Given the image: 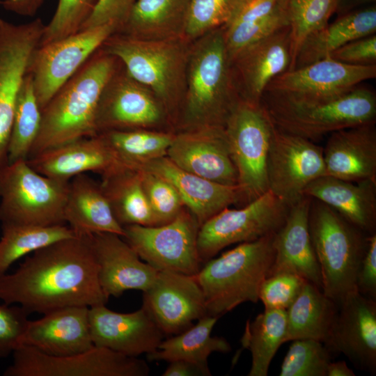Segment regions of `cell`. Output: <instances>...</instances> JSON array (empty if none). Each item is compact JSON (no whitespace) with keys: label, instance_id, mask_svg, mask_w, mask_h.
Listing matches in <instances>:
<instances>
[{"label":"cell","instance_id":"cell-1","mask_svg":"<svg viewBox=\"0 0 376 376\" xmlns=\"http://www.w3.org/2000/svg\"><path fill=\"white\" fill-rule=\"evenodd\" d=\"M91 235L61 240L26 256L13 273L0 276V301L29 314L70 306L105 305Z\"/></svg>","mask_w":376,"mask_h":376},{"label":"cell","instance_id":"cell-2","mask_svg":"<svg viewBox=\"0 0 376 376\" xmlns=\"http://www.w3.org/2000/svg\"><path fill=\"white\" fill-rule=\"evenodd\" d=\"M120 65L116 57L101 47L84 63L42 110L40 130L28 158L97 135L95 118L99 100Z\"/></svg>","mask_w":376,"mask_h":376},{"label":"cell","instance_id":"cell-3","mask_svg":"<svg viewBox=\"0 0 376 376\" xmlns=\"http://www.w3.org/2000/svg\"><path fill=\"white\" fill-rule=\"evenodd\" d=\"M239 99L223 27L192 41L185 91L178 113V131L207 126L224 127Z\"/></svg>","mask_w":376,"mask_h":376},{"label":"cell","instance_id":"cell-4","mask_svg":"<svg viewBox=\"0 0 376 376\" xmlns=\"http://www.w3.org/2000/svg\"><path fill=\"white\" fill-rule=\"evenodd\" d=\"M191 42L185 37L148 40L114 33L101 49L116 57L133 79L156 95L173 122L185 95Z\"/></svg>","mask_w":376,"mask_h":376},{"label":"cell","instance_id":"cell-5","mask_svg":"<svg viewBox=\"0 0 376 376\" xmlns=\"http://www.w3.org/2000/svg\"><path fill=\"white\" fill-rule=\"evenodd\" d=\"M275 233L238 244L201 267L194 277L204 295L207 315L220 318L241 304L259 301L260 285L274 260Z\"/></svg>","mask_w":376,"mask_h":376},{"label":"cell","instance_id":"cell-6","mask_svg":"<svg viewBox=\"0 0 376 376\" xmlns=\"http://www.w3.org/2000/svg\"><path fill=\"white\" fill-rule=\"evenodd\" d=\"M308 228L320 269L322 290L338 305L358 292L357 276L368 235L315 199L310 206Z\"/></svg>","mask_w":376,"mask_h":376},{"label":"cell","instance_id":"cell-7","mask_svg":"<svg viewBox=\"0 0 376 376\" xmlns=\"http://www.w3.org/2000/svg\"><path fill=\"white\" fill-rule=\"evenodd\" d=\"M262 103L277 128L312 141L376 119L375 93L359 86L324 101L299 102L264 94Z\"/></svg>","mask_w":376,"mask_h":376},{"label":"cell","instance_id":"cell-8","mask_svg":"<svg viewBox=\"0 0 376 376\" xmlns=\"http://www.w3.org/2000/svg\"><path fill=\"white\" fill-rule=\"evenodd\" d=\"M69 183L39 173L26 159L8 163L0 169L1 224H65Z\"/></svg>","mask_w":376,"mask_h":376},{"label":"cell","instance_id":"cell-9","mask_svg":"<svg viewBox=\"0 0 376 376\" xmlns=\"http://www.w3.org/2000/svg\"><path fill=\"white\" fill-rule=\"evenodd\" d=\"M274 128L262 102L253 103L240 98L226 120L224 130L237 173L241 204L269 190L267 163Z\"/></svg>","mask_w":376,"mask_h":376},{"label":"cell","instance_id":"cell-10","mask_svg":"<svg viewBox=\"0 0 376 376\" xmlns=\"http://www.w3.org/2000/svg\"><path fill=\"white\" fill-rule=\"evenodd\" d=\"M289 206L269 190L238 209H224L203 224L197 246L203 263L224 248L275 233L283 225Z\"/></svg>","mask_w":376,"mask_h":376},{"label":"cell","instance_id":"cell-11","mask_svg":"<svg viewBox=\"0 0 376 376\" xmlns=\"http://www.w3.org/2000/svg\"><path fill=\"white\" fill-rule=\"evenodd\" d=\"M200 225L185 207L159 226H125L122 237L139 258L157 271L194 276L201 267L197 239Z\"/></svg>","mask_w":376,"mask_h":376},{"label":"cell","instance_id":"cell-12","mask_svg":"<svg viewBox=\"0 0 376 376\" xmlns=\"http://www.w3.org/2000/svg\"><path fill=\"white\" fill-rule=\"evenodd\" d=\"M3 376H148L150 368L138 357L94 346L88 351L65 357L44 354L21 345Z\"/></svg>","mask_w":376,"mask_h":376},{"label":"cell","instance_id":"cell-13","mask_svg":"<svg viewBox=\"0 0 376 376\" xmlns=\"http://www.w3.org/2000/svg\"><path fill=\"white\" fill-rule=\"evenodd\" d=\"M116 31L113 24H106L80 30L35 50L27 73L32 77L41 111L61 86Z\"/></svg>","mask_w":376,"mask_h":376},{"label":"cell","instance_id":"cell-14","mask_svg":"<svg viewBox=\"0 0 376 376\" xmlns=\"http://www.w3.org/2000/svg\"><path fill=\"white\" fill-rule=\"evenodd\" d=\"M45 27L40 18L16 24L0 17V169L8 163L17 97Z\"/></svg>","mask_w":376,"mask_h":376},{"label":"cell","instance_id":"cell-15","mask_svg":"<svg viewBox=\"0 0 376 376\" xmlns=\"http://www.w3.org/2000/svg\"><path fill=\"white\" fill-rule=\"evenodd\" d=\"M171 122L156 95L133 79L121 63L101 94L95 118L97 134L135 129L167 130L164 127Z\"/></svg>","mask_w":376,"mask_h":376},{"label":"cell","instance_id":"cell-16","mask_svg":"<svg viewBox=\"0 0 376 376\" xmlns=\"http://www.w3.org/2000/svg\"><path fill=\"white\" fill-rule=\"evenodd\" d=\"M268 189L289 207L304 196L306 187L326 175L323 148L275 126L269 148Z\"/></svg>","mask_w":376,"mask_h":376},{"label":"cell","instance_id":"cell-17","mask_svg":"<svg viewBox=\"0 0 376 376\" xmlns=\"http://www.w3.org/2000/svg\"><path fill=\"white\" fill-rule=\"evenodd\" d=\"M375 77L376 65H349L327 58L276 76L264 94L293 101L320 102L340 96Z\"/></svg>","mask_w":376,"mask_h":376},{"label":"cell","instance_id":"cell-18","mask_svg":"<svg viewBox=\"0 0 376 376\" xmlns=\"http://www.w3.org/2000/svg\"><path fill=\"white\" fill-rule=\"evenodd\" d=\"M141 307L167 336L185 331L207 315L204 295L194 275L171 271H158L143 292Z\"/></svg>","mask_w":376,"mask_h":376},{"label":"cell","instance_id":"cell-19","mask_svg":"<svg viewBox=\"0 0 376 376\" xmlns=\"http://www.w3.org/2000/svg\"><path fill=\"white\" fill-rule=\"evenodd\" d=\"M166 156L186 171L217 183L237 185V173L224 127L175 132Z\"/></svg>","mask_w":376,"mask_h":376},{"label":"cell","instance_id":"cell-20","mask_svg":"<svg viewBox=\"0 0 376 376\" xmlns=\"http://www.w3.org/2000/svg\"><path fill=\"white\" fill-rule=\"evenodd\" d=\"M331 352L345 355L358 369L376 373V300L357 292L338 304L327 342Z\"/></svg>","mask_w":376,"mask_h":376},{"label":"cell","instance_id":"cell-21","mask_svg":"<svg viewBox=\"0 0 376 376\" xmlns=\"http://www.w3.org/2000/svg\"><path fill=\"white\" fill-rule=\"evenodd\" d=\"M291 43L289 26L248 46L231 61V72L240 98L260 103L269 83L290 70Z\"/></svg>","mask_w":376,"mask_h":376},{"label":"cell","instance_id":"cell-22","mask_svg":"<svg viewBox=\"0 0 376 376\" xmlns=\"http://www.w3.org/2000/svg\"><path fill=\"white\" fill-rule=\"evenodd\" d=\"M88 320L95 346L138 357L155 352L164 334L141 307L131 313H118L105 305L90 307Z\"/></svg>","mask_w":376,"mask_h":376},{"label":"cell","instance_id":"cell-23","mask_svg":"<svg viewBox=\"0 0 376 376\" xmlns=\"http://www.w3.org/2000/svg\"><path fill=\"white\" fill-rule=\"evenodd\" d=\"M98 267V279L104 294L118 297L130 290H147L158 271L143 262L119 235L98 233L91 235Z\"/></svg>","mask_w":376,"mask_h":376},{"label":"cell","instance_id":"cell-24","mask_svg":"<svg viewBox=\"0 0 376 376\" xmlns=\"http://www.w3.org/2000/svg\"><path fill=\"white\" fill-rule=\"evenodd\" d=\"M89 307L70 306L29 320L21 345L52 356L65 357L89 350L93 343L88 320Z\"/></svg>","mask_w":376,"mask_h":376},{"label":"cell","instance_id":"cell-25","mask_svg":"<svg viewBox=\"0 0 376 376\" xmlns=\"http://www.w3.org/2000/svg\"><path fill=\"white\" fill-rule=\"evenodd\" d=\"M311 200L304 196L290 206L284 223L274 235L275 255L269 275L292 272L322 290L320 269L308 228Z\"/></svg>","mask_w":376,"mask_h":376},{"label":"cell","instance_id":"cell-26","mask_svg":"<svg viewBox=\"0 0 376 376\" xmlns=\"http://www.w3.org/2000/svg\"><path fill=\"white\" fill-rule=\"evenodd\" d=\"M26 160L39 173L65 181L88 171L102 175L122 165L100 134L44 150Z\"/></svg>","mask_w":376,"mask_h":376},{"label":"cell","instance_id":"cell-27","mask_svg":"<svg viewBox=\"0 0 376 376\" xmlns=\"http://www.w3.org/2000/svg\"><path fill=\"white\" fill-rule=\"evenodd\" d=\"M139 169L155 173L171 182L200 226L230 205L241 203L237 185L217 183L186 171L167 156L152 160Z\"/></svg>","mask_w":376,"mask_h":376},{"label":"cell","instance_id":"cell-28","mask_svg":"<svg viewBox=\"0 0 376 376\" xmlns=\"http://www.w3.org/2000/svg\"><path fill=\"white\" fill-rule=\"evenodd\" d=\"M326 175L376 180L375 122L334 132L323 148Z\"/></svg>","mask_w":376,"mask_h":376},{"label":"cell","instance_id":"cell-29","mask_svg":"<svg viewBox=\"0 0 376 376\" xmlns=\"http://www.w3.org/2000/svg\"><path fill=\"white\" fill-rule=\"evenodd\" d=\"M304 195L327 205L364 233H376V180L324 175L311 182Z\"/></svg>","mask_w":376,"mask_h":376},{"label":"cell","instance_id":"cell-30","mask_svg":"<svg viewBox=\"0 0 376 376\" xmlns=\"http://www.w3.org/2000/svg\"><path fill=\"white\" fill-rule=\"evenodd\" d=\"M64 219L78 236L98 233L124 235V228L116 219L100 184L86 173L70 181Z\"/></svg>","mask_w":376,"mask_h":376},{"label":"cell","instance_id":"cell-31","mask_svg":"<svg viewBox=\"0 0 376 376\" xmlns=\"http://www.w3.org/2000/svg\"><path fill=\"white\" fill-rule=\"evenodd\" d=\"M288 26L287 0H244L223 27L230 61L248 46Z\"/></svg>","mask_w":376,"mask_h":376},{"label":"cell","instance_id":"cell-32","mask_svg":"<svg viewBox=\"0 0 376 376\" xmlns=\"http://www.w3.org/2000/svg\"><path fill=\"white\" fill-rule=\"evenodd\" d=\"M189 0H136L117 32L140 40L185 37Z\"/></svg>","mask_w":376,"mask_h":376},{"label":"cell","instance_id":"cell-33","mask_svg":"<svg viewBox=\"0 0 376 376\" xmlns=\"http://www.w3.org/2000/svg\"><path fill=\"white\" fill-rule=\"evenodd\" d=\"M375 6L345 14L306 38L298 51L292 69L327 58L344 45L375 34Z\"/></svg>","mask_w":376,"mask_h":376},{"label":"cell","instance_id":"cell-34","mask_svg":"<svg viewBox=\"0 0 376 376\" xmlns=\"http://www.w3.org/2000/svg\"><path fill=\"white\" fill-rule=\"evenodd\" d=\"M100 184L120 226H157L143 187L139 169L119 165L102 175Z\"/></svg>","mask_w":376,"mask_h":376},{"label":"cell","instance_id":"cell-35","mask_svg":"<svg viewBox=\"0 0 376 376\" xmlns=\"http://www.w3.org/2000/svg\"><path fill=\"white\" fill-rule=\"evenodd\" d=\"M337 310L338 305L321 289L306 281L286 309V342L313 339L325 344Z\"/></svg>","mask_w":376,"mask_h":376},{"label":"cell","instance_id":"cell-36","mask_svg":"<svg viewBox=\"0 0 376 376\" xmlns=\"http://www.w3.org/2000/svg\"><path fill=\"white\" fill-rule=\"evenodd\" d=\"M219 318L206 315L185 331L162 340L155 352L146 355L148 359L169 363L184 360L207 363L211 354L229 352L231 347L226 339L212 336V329Z\"/></svg>","mask_w":376,"mask_h":376},{"label":"cell","instance_id":"cell-37","mask_svg":"<svg viewBox=\"0 0 376 376\" xmlns=\"http://www.w3.org/2000/svg\"><path fill=\"white\" fill-rule=\"evenodd\" d=\"M286 310L265 308L246 322L240 342L249 350L251 366L248 375L267 376L272 359L286 342Z\"/></svg>","mask_w":376,"mask_h":376},{"label":"cell","instance_id":"cell-38","mask_svg":"<svg viewBox=\"0 0 376 376\" xmlns=\"http://www.w3.org/2000/svg\"><path fill=\"white\" fill-rule=\"evenodd\" d=\"M100 134L122 165L139 169L152 160L166 156L175 132L135 129Z\"/></svg>","mask_w":376,"mask_h":376},{"label":"cell","instance_id":"cell-39","mask_svg":"<svg viewBox=\"0 0 376 376\" xmlns=\"http://www.w3.org/2000/svg\"><path fill=\"white\" fill-rule=\"evenodd\" d=\"M69 226H51L1 224L0 276L22 257L56 241L75 236Z\"/></svg>","mask_w":376,"mask_h":376},{"label":"cell","instance_id":"cell-40","mask_svg":"<svg viewBox=\"0 0 376 376\" xmlns=\"http://www.w3.org/2000/svg\"><path fill=\"white\" fill-rule=\"evenodd\" d=\"M40 123L41 109L35 95L32 77L27 73L17 100L8 147V163L28 158Z\"/></svg>","mask_w":376,"mask_h":376},{"label":"cell","instance_id":"cell-41","mask_svg":"<svg viewBox=\"0 0 376 376\" xmlns=\"http://www.w3.org/2000/svg\"><path fill=\"white\" fill-rule=\"evenodd\" d=\"M338 3L339 0H287L291 43L290 70L293 68L303 41L311 33L328 24Z\"/></svg>","mask_w":376,"mask_h":376},{"label":"cell","instance_id":"cell-42","mask_svg":"<svg viewBox=\"0 0 376 376\" xmlns=\"http://www.w3.org/2000/svg\"><path fill=\"white\" fill-rule=\"evenodd\" d=\"M244 0H189L185 38L192 42L227 25Z\"/></svg>","mask_w":376,"mask_h":376},{"label":"cell","instance_id":"cell-43","mask_svg":"<svg viewBox=\"0 0 376 376\" xmlns=\"http://www.w3.org/2000/svg\"><path fill=\"white\" fill-rule=\"evenodd\" d=\"M331 352L313 339L293 340L283 361L280 376H327Z\"/></svg>","mask_w":376,"mask_h":376},{"label":"cell","instance_id":"cell-44","mask_svg":"<svg viewBox=\"0 0 376 376\" xmlns=\"http://www.w3.org/2000/svg\"><path fill=\"white\" fill-rule=\"evenodd\" d=\"M97 0H58L50 22L45 24L40 45H44L80 31L92 14Z\"/></svg>","mask_w":376,"mask_h":376},{"label":"cell","instance_id":"cell-45","mask_svg":"<svg viewBox=\"0 0 376 376\" xmlns=\"http://www.w3.org/2000/svg\"><path fill=\"white\" fill-rule=\"evenodd\" d=\"M139 170L143 187L157 226L171 221L185 207L178 191L165 178L146 170Z\"/></svg>","mask_w":376,"mask_h":376},{"label":"cell","instance_id":"cell-46","mask_svg":"<svg viewBox=\"0 0 376 376\" xmlns=\"http://www.w3.org/2000/svg\"><path fill=\"white\" fill-rule=\"evenodd\" d=\"M306 282L302 277L290 272L268 275L261 283L258 298L265 308L286 310L293 302Z\"/></svg>","mask_w":376,"mask_h":376},{"label":"cell","instance_id":"cell-47","mask_svg":"<svg viewBox=\"0 0 376 376\" xmlns=\"http://www.w3.org/2000/svg\"><path fill=\"white\" fill-rule=\"evenodd\" d=\"M29 315L19 305H0V358L8 357L20 345Z\"/></svg>","mask_w":376,"mask_h":376},{"label":"cell","instance_id":"cell-48","mask_svg":"<svg viewBox=\"0 0 376 376\" xmlns=\"http://www.w3.org/2000/svg\"><path fill=\"white\" fill-rule=\"evenodd\" d=\"M136 0H97V4L80 30L113 24L117 33L126 21Z\"/></svg>","mask_w":376,"mask_h":376},{"label":"cell","instance_id":"cell-49","mask_svg":"<svg viewBox=\"0 0 376 376\" xmlns=\"http://www.w3.org/2000/svg\"><path fill=\"white\" fill-rule=\"evenodd\" d=\"M329 58L349 65H376V36L354 40L334 51Z\"/></svg>","mask_w":376,"mask_h":376},{"label":"cell","instance_id":"cell-50","mask_svg":"<svg viewBox=\"0 0 376 376\" xmlns=\"http://www.w3.org/2000/svg\"><path fill=\"white\" fill-rule=\"evenodd\" d=\"M357 288L360 294L376 300V233L368 235L367 246L357 273Z\"/></svg>","mask_w":376,"mask_h":376},{"label":"cell","instance_id":"cell-51","mask_svg":"<svg viewBox=\"0 0 376 376\" xmlns=\"http://www.w3.org/2000/svg\"><path fill=\"white\" fill-rule=\"evenodd\" d=\"M211 372L207 363L176 360L169 362L162 376H210Z\"/></svg>","mask_w":376,"mask_h":376},{"label":"cell","instance_id":"cell-52","mask_svg":"<svg viewBox=\"0 0 376 376\" xmlns=\"http://www.w3.org/2000/svg\"><path fill=\"white\" fill-rule=\"evenodd\" d=\"M46 0H2L1 6L17 15L34 16Z\"/></svg>","mask_w":376,"mask_h":376},{"label":"cell","instance_id":"cell-53","mask_svg":"<svg viewBox=\"0 0 376 376\" xmlns=\"http://www.w3.org/2000/svg\"><path fill=\"white\" fill-rule=\"evenodd\" d=\"M355 373L344 361H330L327 370V376H354Z\"/></svg>","mask_w":376,"mask_h":376},{"label":"cell","instance_id":"cell-54","mask_svg":"<svg viewBox=\"0 0 376 376\" xmlns=\"http://www.w3.org/2000/svg\"><path fill=\"white\" fill-rule=\"evenodd\" d=\"M340 1V0H339ZM350 2H354V3H358V2H364V1H369L373 0H348Z\"/></svg>","mask_w":376,"mask_h":376},{"label":"cell","instance_id":"cell-55","mask_svg":"<svg viewBox=\"0 0 376 376\" xmlns=\"http://www.w3.org/2000/svg\"><path fill=\"white\" fill-rule=\"evenodd\" d=\"M2 0H0V6H1Z\"/></svg>","mask_w":376,"mask_h":376}]
</instances>
